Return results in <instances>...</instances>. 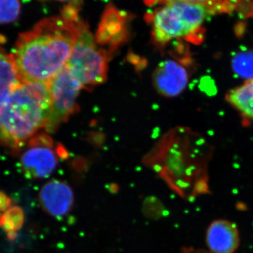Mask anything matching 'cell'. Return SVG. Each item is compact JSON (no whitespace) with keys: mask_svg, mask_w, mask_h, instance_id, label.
<instances>
[{"mask_svg":"<svg viewBox=\"0 0 253 253\" xmlns=\"http://www.w3.org/2000/svg\"><path fill=\"white\" fill-rule=\"evenodd\" d=\"M79 19L44 18L18 37L12 59L22 83H48L67 64L79 34Z\"/></svg>","mask_w":253,"mask_h":253,"instance_id":"obj_1","label":"cell"},{"mask_svg":"<svg viewBox=\"0 0 253 253\" xmlns=\"http://www.w3.org/2000/svg\"><path fill=\"white\" fill-rule=\"evenodd\" d=\"M51 105L48 83H21L0 95V145L19 151L44 128Z\"/></svg>","mask_w":253,"mask_h":253,"instance_id":"obj_2","label":"cell"},{"mask_svg":"<svg viewBox=\"0 0 253 253\" xmlns=\"http://www.w3.org/2000/svg\"><path fill=\"white\" fill-rule=\"evenodd\" d=\"M226 9L211 5L174 1L165 4L151 16L153 39L158 45L197 34L205 21Z\"/></svg>","mask_w":253,"mask_h":253,"instance_id":"obj_3","label":"cell"},{"mask_svg":"<svg viewBox=\"0 0 253 253\" xmlns=\"http://www.w3.org/2000/svg\"><path fill=\"white\" fill-rule=\"evenodd\" d=\"M66 66L85 89L99 85L107 77V53L96 45L89 27L83 21H79V34Z\"/></svg>","mask_w":253,"mask_h":253,"instance_id":"obj_4","label":"cell"},{"mask_svg":"<svg viewBox=\"0 0 253 253\" xmlns=\"http://www.w3.org/2000/svg\"><path fill=\"white\" fill-rule=\"evenodd\" d=\"M48 85L51 105L44 129L47 132H54L77 109L76 100L83 86L66 66Z\"/></svg>","mask_w":253,"mask_h":253,"instance_id":"obj_5","label":"cell"},{"mask_svg":"<svg viewBox=\"0 0 253 253\" xmlns=\"http://www.w3.org/2000/svg\"><path fill=\"white\" fill-rule=\"evenodd\" d=\"M58 158L51 138L44 134L33 136L21 156V168L28 179H44L57 166Z\"/></svg>","mask_w":253,"mask_h":253,"instance_id":"obj_6","label":"cell"},{"mask_svg":"<svg viewBox=\"0 0 253 253\" xmlns=\"http://www.w3.org/2000/svg\"><path fill=\"white\" fill-rule=\"evenodd\" d=\"M40 205L51 217H64L72 209L74 203L73 190L66 183L53 180L42 187L38 196Z\"/></svg>","mask_w":253,"mask_h":253,"instance_id":"obj_7","label":"cell"},{"mask_svg":"<svg viewBox=\"0 0 253 253\" xmlns=\"http://www.w3.org/2000/svg\"><path fill=\"white\" fill-rule=\"evenodd\" d=\"M155 87L160 94L175 96L185 89L188 74L185 68L174 61H163L156 68L154 74Z\"/></svg>","mask_w":253,"mask_h":253,"instance_id":"obj_8","label":"cell"},{"mask_svg":"<svg viewBox=\"0 0 253 253\" xmlns=\"http://www.w3.org/2000/svg\"><path fill=\"white\" fill-rule=\"evenodd\" d=\"M206 241L211 253H234L240 244L239 231L231 221L217 219L208 226Z\"/></svg>","mask_w":253,"mask_h":253,"instance_id":"obj_9","label":"cell"},{"mask_svg":"<svg viewBox=\"0 0 253 253\" xmlns=\"http://www.w3.org/2000/svg\"><path fill=\"white\" fill-rule=\"evenodd\" d=\"M226 99L243 116L253 119V78L229 91Z\"/></svg>","mask_w":253,"mask_h":253,"instance_id":"obj_10","label":"cell"},{"mask_svg":"<svg viewBox=\"0 0 253 253\" xmlns=\"http://www.w3.org/2000/svg\"><path fill=\"white\" fill-rule=\"evenodd\" d=\"M21 83L12 56L0 47V95L14 89Z\"/></svg>","mask_w":253,"mask_h":253,"instance_id":"obj_11","label":"cell"},{"mask_svg":"<svg viewBox=\"0 0 253 253\" xmlns=\"http://www.w3.org/2000/svg\"><path fill=\"white\" fill-rule=\"evenodd\" d=\"M24 223V212L19 206H11L3 213L1 228L6 233L17 232L22 228Z\"/></svg>","mask_w":253,"mask_h":253,"instance_id":"obj_12","label":"cell"},{"mask_svg":"<svg viewBox=\"0 0 253 253\" xmlns=\"http://www.w3.org/2000/svg\"><path fill=\"white\" fill-rule=\"evenodd\" d=\"M21 12L20 0H0V24L16 22Z\"/></svg>","mask_w":253,"mask_h":253,"instance_id":"obj_13","label":"cell"},{"mask_svg":"<svg viewBox=\"0 0 253 253\" xmlns=\"http://www.w3.org/2000/svg\"><path fill=\"white\" fill-rule=\"evenodd\" d=\"M233 68L239 76L247 78L248 79L253 78V52L246 51L241 52L236 56L233 60Z\"/></svg>","mask_w":253,"mask_h":253,"instance_id":"obj_14","label":"cell"},{"mask_svg":"<svg viewBox=\"0 0 253 253\" xmlns=\"http://www.w3.org/2000/svg\"><path fill=\"white\" fill-rule=\"evenodd\" d=\"M147 4H155L157 3L174 2V1H186V2L197 3V4L211 5L223 8L227 11H232L234 9L235 4L231 0H146Z\"/></svg>","mask_w":253,"mask_h":253,"instance_id":"obj_15","label":"cell"},{"mask_svg":"<svg viewBox=\"0 0 253 253\" xmlns=\"http://www.w3.org/2000/svg\"><path fill=\"white\" fill-rule=\"evenodd\" d=\"M12 204V200L9 196L4 191H0V212H6L11 207Z\"/></svg>","mask_w":253,"mask_h":253,"instance_id":"obj_16","label":"cell"},{"mask_svg":"<svg viewBox=\"0 0 253 253\" xmlns=\"http://www.w3.org/2000/svg\"><path fill=\"white\" fill-rule=\"evenodd\" d=\"M17 237V232H9L7 233V238L9 241H14Z\"/></svg>","mask_w":253,"mask_h":253,"instance_id":"obj_17","label":"cell"},{"mask_svg":"<svg viewBox=\"0 0 253 253\" xmlns=\"http://www.w3.org/2000/svg\"><path fill=\"white\" fill-rule=\"evenodd\" d=\"M184 253H207L204 252H200L199 251H194L193 249H186L185 252Z\"/></svg>","mask_w":253,"mask_h":253,"instance_id":"obj_18","label":"cell"},{"mask_svg":"<svg viewBox=\"0 0 253 253\" xmlns=\"http://www.w3.org/2000/svg\"><path fill=\"white\" fill-rule=\"evenodd\" d=\"M2 214L3 213L0 212V228H1V218H2Z\"/></svg>","mask_w":253,"mask_h":253,"instance_id":"obj_19","label":"cell"},{"mask_svg":"<svg viewBox=\"0 0 253 253\" xmlns=\"http://www.w3.org/2000/svg\"><path fill=\"white\" fill-rule=\"evenodd\" d=\"M57 1H67V0H57Z\"/></svg>","mask_w":253,"mask_h":253,"instance_id":"obj_20","label":"cell"}]
</instances>
